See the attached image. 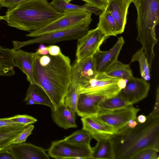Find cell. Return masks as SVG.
<instances>
[{"instance_id": "cell-1", "label": "cell", "mask_w": 159, "mask_h": 159, "mask_svg": "<svg viewBox=\"0 0 159 159\" xmlns=\"http://www.w3.org/2000/svg\"><path fill=\"white\" fill-rule=\"evenodd\" d=\"M71 68L70 58L62 52L56 56L34 52L35 80L50 98L54 109L64 102L71 83Z\"/></svg>"}, {"instance_id": "cell-2", "label": "cell", "mask_w": 159, "mask_h": 159, "mask_svg": "<svg viewBox=\"0 0 159 159\" xmlns=\"http://www.w3.org/2000/svg\"><path fill=\"white\" fill-rule=\"evenodd\" d=\"M112 159H131L140 151L154 148L159 151V116L148 115L143 123L134 128L125 126L108 138Z\"/></svg>"}, {"instance_id": "cell-3", "label": "cell", "mask_w": 159, "mask_h": 159, "mask_svg": "<svg viewBox=\"0 0 159 159\" xmlns=\"http://www.w3.org/2000/svg\"><path fill=\"white\" fill-rule=\"evenodd\" d=\"M47 0H27L8 9L2 20L8 25L31 32L39 30L61 17Z\"/></svg>"}, {"instance_id": "cell-4", "label": "cell", "mask_w": 159, "mask_h": 159, "mask_svg": "<svg viewBox=\"0 0 159 159\" xmlns=\"http://www.w3.org/2000/svg\"><path fill=\"white\" fill-rule=\"evenodd\" d=\"M137 11V40L142 44L150 66L155 57L154 47L157 42L155 28L159 23V0H133Z\"/></svg>"}, {"instance_id": "cell-5", "label": "cell", "mask_w": 159, "mask_h": 159, "mask_svg": "<svg viewBox=\"0 0 159 159\" xmlns=\"http://www.w3.org/2000/svg\"><path fill=\"white\" fill-rule=\"evenodd\" d=\"M127 80L111 77L104 73H98L96 77L77 89L79 94H94L109 98L117 95L126 85Z\"/></svg>"}, {"instance_id": "cell-6", "label": "cell", "mask_w": 159, "mask_h": 159, "mask_svg": "<svg viewBox=\"0 0 159 159\" xmlns=\"http://www.w3.org/2000/svg\"><path fill=\"white\" fill-rule=\"evenodd\" d=\"M64 15L52 22L34 31L26 36L35 38L42 35L55 31L64 30L85 24H90L92 20L90 12L84 11H68Z\"/></svg>"}, {"instance_id": "cell-7", "label": "cell", "mask_w": 159, "mask_h": 159, "mask_svg": "<svg viewBox=\"0 0 159 159\" xmlns=\"http://www.w3.org/2000/svg\"><path fill=\"white\" fill-rule=\"evenodd\" d=\"M90 24H85L70 29L51 32L25 41H13L15 51L23 47L34 43H54L64 41L78 40L88 31Z\"/></svg>"}, {"instance_id": "cell-8", "label": "cell", "mask_w": 159, "mask_h": 159, "mask_svg": "<svg viewBox=\"0 0 159 159\" xmlns=\"http://www.w3.org/2000/svg\"><path fill=\"white\" fill-rule=\"evenodd\" d=\"M140 110L131 105L119 109L100 111L92 116L116 132L124 127L129 120H137V114Z\"/></svg>"}, {"instance_id": "cell-9", "label": "cell", "mask_w": 159, "mask_h": 159, "mask_svg": "<svg viewBox=\"0 0 159 159\" xmlns=\"http://www.w3.org/2000/svg\"><path fill=\"white\" fill-rule=\"evenodd\" d=\"M47 150L49 157L57 159H91L92 149L90 145H75L64 139L52 142Z\"/></svg>"}, {"instance_id": "cell-10", "label": "cell", "mask_w": 159, "mask_h": 159, "mask_svg": "<svg viewBox=\"0 0 159 159\" xmlns=\"http://www.w3.org/2000/svg\"><path fill=\"white\" fill-rule=\"evenodd\" d=\"M106 38L97 27L88 30L77 40L75 62H79L92 57Z\"/></svg>"}, {"instance_id": "cell-11", "label": "cell", "mask_w": 159, "mask_h": 159, "mask_svg": "<svg viewBox=\"0 0 159 159\" xmlns=\"http://www.w3.org/2000/svg\"><path fill=\"white\" fill-rule=\"evenodd\" d=\"M150 88V84L143 78L134 77L127 81L125 87L118 95L133 105L146 97Z\"/></svg>"}, {"instance_id": "cell-12", "label": "cell", "mask_w": 159, "mask_h": 159, "mask_svg": "<svg viewBox=\"0 0 159 159\" xmlns=\"http://www.w3.org/2000/svg\"><path fill=\"white\" fill-rule=\"evenodd\" d=\"M97 74L95 61L93 56L79 62H75L71 66V83L77 89L95 78Z\"/></svg>"}, {"instance_id": "cell-13", "label": "cell", "mask_w": 159, "mask_h": 159, "mask_svg": "<svg viewBox=\"0 0 159 159\" xmlns=\"http://www.w3.org/2000/svg\"><path fill=\"white\" fill-rule=\"evenodd\" d=\"M125 43L122 36L118 37L117 42L109 50L102 51L98 49L93 55L96 63L97 73H105L116 61Z\"/></svg>"}, {"instance_id": "cell-14", "label": "cell", "mask_w": 159, "mask_h": 159, "mask_svg": "<svg viewBox=\"0 0 159 159\" xmlns=\"http://www.w3.org/2000/svg\"><path fill=\"white\" fill-rule=\"evenodd\" d=\"M15 159H49L46 150L42 147L25 142L11 144L7 148Z\"/></svg>"}, {"instance_id": "cell-15", "label": "cell", "mask_w": 159, "mask_h": 159, "mask_svg": "<svg viewBox=\"0 0 159 159\" xmlns=\"http://www.w3.org/2000/svg\"><path fill=\"white\" fill-rule=\"evenodd\" d=\"M34 52H30L19 49L13 51L12 62L14 66L19 68L26 76L30 84L39 87L35 80L34 71Z\"/></svg>"}, {"instance_id": "cell-16", "label": "cell", "mask_w": 159, "mask_h": 159, "mask_svg": "<svg viewBox=\"0 0 159 159\" xmlns=\"http://www.w3.org/2000/svg\"><path fill=\"white\" fill-rule=\"evenodd\" d=\"M131 0H109L106 8L111 14L117 25L118 34L123 33L126 23L128 9Z\"/></svg>"}, {"instance_id": "cell-17", "label": "cell", "mask_w": 159, "mask_h": 159, "mask_svg": "<svg viewBox=\"0 0 159 159\" xmlns=\"http://www.w3.org/2000/svg\"><path fill=\"white\" fill-rule=\"evenodd\" d=\"M106 97L85 93L79 94L76 108V113L81 117L92 116L98 112L97 106Z\"/></svg>"}, {"instance_id": "cell-18", "label": "cell", "mask_w": 159, "mask_h": 159, "mask_svg": "<svg viewBox=\"0 0 159 159\" xmlns=\"http://www.w3.org/2000/svg\"><path fill=\"white\" fill-rule=\"evenodd\" d=\"M51 111L53 120L60 127L65 129L77 127L75 122V113L64 102Z\"/></svg>"}, {"instance_id": "cell-19", "label": "cell", "mask_w": 159, "mask_h": 159, "mask_svg": "<svg viewBox=\"0 0 159 159\" xmlns=\"http://www.w3.org/2000/svg\"><path fill=\"white\" fill-rule=\"evenodd\" d=\"M82 129L89 132L93 138L96 136H109L114 131L110 127L96 119L93 116L82 117Z\"/></svg>"}, {"instance_id": "cell-20", "label": "cell", "mask_w": 159, "mask_h": 159, "mask_svg": "<svg viewBox=\"0 0 159 159\" xmlns=\"http://www.w3.org/2000/svg\"><path fill=\"white\" fill-rule=\"evenodd\" d=\"M24 101L27 105L34 104L44 105L54 109L53 104L44 91L39 86L30 84L26 91Z\"/></svg>"}, {"instance_id": "cell-21", "label": "cell", "mask_w": 159, "mask_h": 159, "mask_svg": "<svg viewBox=\"0 0 159 159\" xmlns=\"http://www.w3.org/2000/svg\"><path fill=\"white\" fill-rule=\"evenodd\" d=\"M97 27L106 37L116 36L118 34L116 22L111 13L106 9L99 15Z\"/></svg>"}, {"instance_id": "cell-22", "label": "cell", "mask_w": 159, "mask_h": 159, "mask_svg": "<svg viewBox=\"0 0 159 159\" xmlns=\"http://www.w3.org/2000/svg\"><path fill=\"white\" fill-rule=\"evenodd\" d=\"M109 136H96L93 138L97 141L96 146L92 148L91 159H112L111 147Z\"/></svg>"}, {"instance_id": "cell-23", "label": "cell", "mask_w": 159, "mask_h": 159, "mask_svg": "<svg viewBox=\"0 0 159 159\" xmlns=\"http://www.w3.org/2000/svg\"><path fill=\"white\" fill-rule=\"evenodd\" d=\"M50 3L57 11L62 13L68 11H84L98 15L102 12L98 8L89 6L85 4L84 5H77L66 2L63 0H53Z\"/></svg>"}, {"instance_id": "cell-24", "label": "cell", "mask_w": 159, "mask_h": 159, "mask_svg": "<svg viewBox=\"0 0 159 159\" xmlns=\"http://www.w3.org/2000/svg\"><path fill=\"white\" fill-rule=\"evenodd\" d=\"M28 125L18 124L0 128V150L8 147L12 141Z\"/></svg>"}, {"instance_id": "cell-25", "label": "cell", "mask_w": 159, "mask_h": 159, "mask_svg": "<svg viewBox=\"0 0 159 159\" xmlns=\"http://www.w3.org/2000/svg\"><path fill=\"white\" fill-rule=\"evenodd\" d=\"M104 74L111 77L128 80L134 77L129 64H125L117 60L107 70Z\"/></svg>"}, {"instance_id": "cell-26", "label": "cell", "mask_w": 159, "mask_h": 159, "mask_svg": "<svg viewBox=\"0 0 159 159\" xmlns=\"http://www.w3.org/2000/svg\"><path fill=\"white\" fill-rule=\"evenodd\" d=\"M13 50L0 46V75L11 76L15 74L12 62Z\"/></svg>"}, {"instance_id": "cell-27", "label": "cell", "mask_w": 159, "mask_h": 159, "mask_svg": "<svg viewBox=\"0 0 159 159\" xmlns=\"http://www.w3.org/2000/svg\"><path fill=\"white\" fill-rule=\"evenodd\" d=\"M131 105L117 95L105 98L98 103L97 107L99 111L119 109Z\"/></svg>"}, {"instance_id": "cell-28", "label": "cell", "mask_w": 159, "mask_h": 159, "mask_svg": "<svg viewBox=\"0 0 159 159\" xmlns=\"http://www.w3.org/2000/svg\"><path fill=\"white\" fill-rule=\"evenodd\" d=\"M136 61H138L139 63L142 78L147 81L151 79V66L148 61L142 47L133 55L130 63Z\"/></svg>"}, {"instance_id": "cell-29", "label": "cell", "mask_w": 159, "mask_h": 159, "mask_svg": "<svg viewBox=\"0 0 159 159\" xmlns=\"http://www.w3.org/2000/svg\"><path fill=\"white\" fill-rule=\"evenodd\" d=\"M93 138L88 131L82 129L74 132L63 139L71 144L79 146L90 145V142Z\"/></svg>"}, {"instance_id": "cell-30", "label": "cell", "mask_w": 159, "mask_h": 159, "mask_svg": "<svg viewBox=\"0 0 159 159\" xmlns=\"http://www.w3.org/2000/svg\"><path fill=\"white\" fill-rule=\"evenodd\" d=\"M79 94L75 86L71 83L64 98V102L75 113H76Z\"/></svg>"}, {"instance_id": "cell-31", "label": "cell", "mask_w": 159, "mask_h": 159, "mask_svg": "<svg viewBox=\"0 0 159 159\" xmlns=\"http://www.w3.org/2000/svg\"><path fill=\"white\" fill-rule=\"evenodd\" d=\"M9 119L16 124L28 125L36 122L37 120L27 115H18L9 117Z\"/></svg>"}, {"instance_id": "cell-32", "label": "cell", "mask_w": 159, "mask_h": 159, "mask_svg": "<svg viewBox=\"0 0 159 159\" xmlns=\"http://www.w3.org/2000/svg\"><path fill=\"white\" fill-rule=\"evenodd\" d=\"M34 128V126L31 124L27 126L12 141L11 144L20 143L25 142L28 137L32 134Z\"/></svg>"}, {"instance_id": "cell-33", "label": "cell", "mask_w": 159, "mask_h": 159, "mask_svg": "<svg viewBox=\"0 0 159 159\" xmlns=\"http://www.w3.org/2000/svg\"><path fill=\"white\" fill-rule=\"evenodd\" d=\"M159 151L154 148L144 149L134 155L131 159H152L153 154Z\"/></svg>"}, {"instance_id": "cell-34", "label": "cell", "mask_w": 159, "mask_h": 159, "mask_svg": "<svg viewBox=\"0 0 159 159\" xmlns=\"http://www.w3.org/2000/svg\"><path fill=\"white\" fill-rule=\"evenodd\" d=\"M86 2L88 6L95 7L101 10L102 12L106 9L108 3L103 0H82Z\"/></svg>"}, {"instance_id": "cell-35", "label": "cell", "mask_w": 159, "mask_h": 159, "mask_svg": "<svg viewBox=\"0 0 159 159\" xmlns=\"http://www.w3.org/2000/svg\"><path fill=\"white\" fill-rule=\"evenodd\" d=\"M26 0H0V5L8 9L11 8Z\"/></svg>"}, {"instance_id": "cell-36", "label": "cell", "mask_w": 159, "mask_h": 159, "mask_svg": "<svg viewBox=\"0 0 159 159\" xmlns=\"http://www.w3.org/2000/svg\"><path fill=\"white\" fill-rule=\"evenodd\" d=\"M151 117L159 116V87L156 90V99L154 108L152 112L148 115Z\"/></svg>"}, {"instance_id": "cell-37", "label": "cell", "mask_w": 159, "mask_h": 159, "mask_svg": "<svg viewBox=\"0 0 159 159\" xmlns=\"http://www.w3.org/2000/svg\"><path fill=\"white\" fill-rule=\"evenodd\" d=\"M46 47L48 51V54L51 56H57L62 52L60 47L57 45H50Z\"/></svg>"}, {"instance_id": "cell-38", "label": "cell", "mask_w": 159, "mask_h": 159, "mask_svg": "<svg viewBox=\"0 0 159 159\" xmlns=\"http://www.w3.org/2000/svg\"><path fill=\"white\" fill-rule=\"evenodd\" d=\"M18 124L10 120L9 118H0V128L15 125Z\"/></svg>"}, {"instance_id": "cell-39", "label": "cell", "mask_w": 159, "mask_h": 159, "mask_svg": "<svg viewBox=\"0 0 159 159\" xmlns=\"http://www.w3.org/2000/svg\"><path fill=\"white\" fill-rule=\"evenodd\" d=\"M0 159H15L7 148L0 150Z\"/></svg>"}, {"instance_id": "cell-40", "label": "cell", "mask_w": 159, "mask_h": 159, "mask_svg": "<svg viewBox=\"0 0 159 159\" xmlns=\"http://www.w3.org/2000/svg\"><path fill=\"white\" fill-rule=\"evenodd\" d=\"M35 53L41 55H46L48 54V52L46 47L43 43H40Z\"/></svg>"}, {"instance_id": "cell-41", "label": "cell", "mask_w": 159, "mask_h": 159, "mask_svg": "<svg viewBox=\"0 0 159 159\" xmlns=\"http://www.w3.org/2000/svg\"><path fill=\"white\" fill-rule=\"evenodd\" d=\"M138 123L137 120H130L125 126L130 128H133L138 125Z\"/></svg>"}, {"instance_id": "cell-42", "label": "cell", "mask_w": 159, "mask_h": 159, "mask_svg": "<svg viewBox=\"0 0 159 159\" xmlns=\"http://www.w3.org/2000/svg\"><path fill=\"white\" fill-rule=\"evenodd\" d=\"M137 120L139 123H144L147 120V117L144 115H140L137 117Z\"/></svg>"}, {"instance_id": "cell-43", "label": "cell", "mask_w": 159, "mask_h": 159, "mask_svg": "<svg viewBox=\"0 0 159 159\" xmlns=\"http://www.w3.org/2000/svg\"><path fill=\"white\" fill-rule=\"evenodd\" d=\"M158 152H155L153 155L152 159H158L159 155Z\"/></svg>"}, {"instance_id": "cell-44", "label": "cell", "mask_w": 159, "mask_h": 159, "mask_svg": "<svg viewBox=\"0 0 159 159\" xmlns=\"http://www.w3.org/2000/svg\"><path fill=\"white\" fill-rule=\"evenodd\" d=\"M63 1L68 2H70L73 0H63Z\"/></svg>"}, {"instance_id": "cell-45", "label": "cell", "mask_w": 159, "mask_h": 159, "mask_svg": "<svg viewBox=\"0 0 159 159\" xmlns=\"http://www.w3.org/2000/svg\"><path fill=\"white\" fill-rule=\"evenodd\" d=\"M103 1H104V2H107L108 3L109 0H103Z\"/></svg>"}, {"instance_id": "cell-46", "label": "cell", "mask_w": 159, "mask_h": 159, "mask_svg": "<svg viewBox=\"0 0 159 159\" xmlns=\"http://www.w3.org/2000/svg\"><path fill=\"white\" fill-rule=\"evenodd\" d=\"M2 19V16H0V20Z\"/></svg>"}, {"instance_id": "cell-47", "label": "cell", "mask_w": 159, "mask_h": 159, "mask_svg": "<svg viewBox=\"0 0 159 159\" xmlns=\"http://www.w3.org/2000/svg\"><path fill=\"white\" fill-rule=\"evenodd\" d=\"M131 0V1H132V0Z\"/></svg>"}, {"instance_id": "cell-48", "label": "cell", "mask_w": 159, "mask_h": 159, "mask_svg": "<svg viewBox=\"0 0 159 159\" xmlns=\"http://www.w3.org/2000/svg\"></svg>"}]
</instances>
